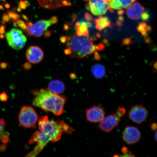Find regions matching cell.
<instances>
[{
	"label": "cell",
	"mask_w": 157,
	"mask_h": 157,
	"mask_svg": "<svg viewBox=\"0 0 157 157\" xmlns=\"http://www.w3.org/2000/svg\"><path fill=\"white\" fill-rule=\"evenodd\" d=\"M83 1H90V0H83Z\"/></svg>",
	"instance_id": "52"
},
{
	"label": "cell",
	"mask_w": 157,
	"mask_h": 157,
	"mask_svg": "<svg viewBox=\"0 0 157 157\" xmlns=\"http://www.w3.org/2000/svg\"><path fill=\"white\" fill-rule=\"evenodd\" d=\"M5 35L7 42L11 48L15 50H19L24 48L27 38L20 29H12Z\"/></svg>",
	"instance_id": "7"
},
{
	"label": "cell",
	"mask_w": 157,
	"mask_h": 157,
	"mask_svg": "<svg viewBox=\"0 0 157 157\" xmlns=\"http://www.w3.org/2000/svg\"><path fill=\"white\" fill-rule=\"evenodd\" d=\"M5 38V36L3 34H0V38L3 39Z\"/></svg>",
	"instance_id": "47"
},
{
	"label": "cell",
	"mask_w": 157,
	"mask_h": 157,
	"mask_svg": "<svg viewBox=\"0 0 157 157\" xmlns=\"http://www.w3.org/2000/svg\"><path fill=\"white\" fill-rule=\"evenodd\" d=\"M95 58L96 60H99V59H100V56H99V54L97 52H95Z\"/></svg>",
	"instance_id": "41"
},
{
	"label": "cell",
	"mask_w": 157,
	"mask_h": 157,
	"mask_svg": "<svg viewBox=\"0 0 157 157\" xmlns=\"http://www.w3.org/2000/svg\"><path fill=\"white\" fill-rule=\"evenodd\" d=\"M13 24L15 25H17L20 28L23 29L25 30L27 28V26L24 21L21 20H17V21H14L13 22Z\"/></svg>",
	"instance_id": "24"
},
{
	"label": "cell",
	"mask_w": 157,
	"mask_h": 157,
	"mask_svg": "<svg viewBox=\"0 0 157 157\" xmlns=\"http://www.w3.org/2000/svg\"><path fill=\"white\" fill-rule=\"evenodd\" d=\"M52 25L49 20H40L29 26L25 30V32L28 36H35L36 38L40 37L45 31Z\"/></svg>",
	"instance_id": "10"
},
{
	"label": "cell",
	"mask_w": 157,
	"mask_h": 157,
	"mask_svg": "<svg viewBox=\"0 0 157 157\" xmlns=\"http://www.w3.org/2000/svg\"><path fill=\"white\" fill-rule=\"evenodd\" d=\"M8 15H9L11 19L13 21L17 20L20 18V16L18 14H17L15 12L10 11L8 13Z\"/></svg>",
	"instance_id": "25"
},
{
	"label": "cell",
	"mask_w": 157,
	"mask_h": 157,
	"mask_svg": "<svg viewBox=\"0 0 157 157\" xmlns=\"http://www.w3.org/2000/svg\"><path fill=\"white\" fill-rule=\"evenodd\" d=\"M125 108L119 107L115 113L104 117L100 121L99 128L104 132H110L119 124L121 118L126 113Z\"/></svg>",
	"instance_id": "4"
},
{
	"label": "cell",
	"mask_w": 157,
	"mask_h": 157,
	"mask_svg": "<svg viewBox=\"0 0 157 157\" xmlns=\"http://www.w3.org/2000/svg\"><path fill=\"white\" fill-rule=\"evenodd\" d=\"M122 138L127 144H135L140 140L141 133L137 127L129 126L125 128L122 133Z\"/></svg>",
	"instance_id": "11"
},
{
	"label": "cell",
	"mask_w": 157,
	"mask_h": 157,
	"mask_svg": "<svg viewBox=\"0 0 157 157\" xmlns=\"http://www.w3.org/2000/svg\"><path fill=\"white\" fill-rule=\"evenodd\" d=\"M69 29V26L67 24H65L64 25V29L65 31L68 30Z\"/></svg>",
	"instance_id": "42"
},
{
	"label": "cell",
	"mask_w": 157,
	"mask_h": 157,
	"mask_svg": "<svg viewBox=\"0 0 157 157\" xmlns=\"http://www.w3.org/2000/svg\"><path fill=\"white\" fill-rule=\"evenodd\" d=\"M3 9V6L0 5V9L2 10Z\"/></svg>",
	"instance_id": "49"
},
{
	"label": "cell",
	"mask_w": 157,
	"mask_h": 157,
	"mask_svg": "<svg viewBox=\"0 0 157 157\" xmlns=\"http://www.w3.org/2000/svg\"><path fill=\"white\" fill-rule=\"evenodd\" d=\"M8 67V64L6 63L2 62L0 64V68L2 69H5Z\"/></svg>",
	"instance_id": "35"
},
{
	"label": "cell",
	"mask_w": 157,
	"mask_h": 157,
	"mask_svg": "<svg viewBox=\"0 0 157 157\" xmlns=\"http://www.w3.org/2000/svg\"><path fill=\"white\" fill-rule=\"evenodd\" d=\"M29 5V3L27 2L21 1L19 3V8L21 9L24 10L26 8L27 6Z\"/></svg>",
	"instance_id": "26"
},
{
	"label": "cell",
	"mask_w": 157,
	"mask_h": 157,
	"mask_svg": "<svg viewBox=\"0 0 157 157\" xmlns=\"http://www.w3.org/2000/svg\"><path fill=\"white\" fill-rule=\"evenodd\" d=\"M17 11H18V12H21V9L20 8H18L17 9Z\"/></svg>",
	"instance_id": "50"
},
{
	"label": "cell",
	"mask_w": 157,
	"mask_h": 157,
	"mask_svg": "<svg viewBox=\"0 0 157 157\" xmlns=\"http://www.w3.org/2000/svg\"><path fill=\"white\" fill-rule=\"evenodd\" d=\"M5 33V27L3 25L0 26V34H3Z\"/></svg>",
	"instance_id": "38"
},
{
	"label": "cell",
	"mask_w": 157,
	"mask_h": 157,
	"mask_svg": "<svg viewBox=\"0 0 157 157\" xmlns=\"http://www.w3.org/2000/svg\"><path fill=\"white\" fill-rule=\"evenodd\" d=\"M32 93L35 97L32 103L34 106L56 116L63 113L64 105L67 101L64 96L52 93L48 89L33 90Z\"/></svg>",
	"instance_id": "1"
},
{
	"label": "cell",
	"mask_w": 157,
	"mask_h": 157,
	"mask_svg": "<svg viewBox=\"0 0 157 157\" xmlns=\"http://www.w3.org/2000/svg\"><path fill=\"white\" fill-rule=\"evenodd\" d=\"M39 128L41 132L50 137L51 141L56 142L59 140L63 132L71 134L74 129L66 124L63 120H49L46 116H43L39 119Z\"/></svg>",
	"instance_id": "3"
},
{
	"label": "cell",
	"mask_w": 157,
	"mask_h": 157,
	"mask_svg": "<svg viewBox=\"0 0 157 157\" xmlns=\"http://www.w3.org/2000/svg\"><path fill=\"white\" fill-rule=\"evenodd\" d=\"M76 18V15L75 14H74L73 16V19H72V20L71 24H72V23H73L74 22V21H75V20Z\"/></svg>",
	"instance_id": "45"
},
{
	"label": "cell",
	"mask_w": 157,
	"mask_h": 157,
	"mask_svg": "<svg viewBox=\"0 0 157 157\" xmlns=\"http://www.w3.org/2000/svg\"><path fill=\"white\" fill-rule=\"evenodd\" d=\"M143 21H148L150 18V15H149L148 12L144 11L141 17Z\"/></svg>",
	"instance_id": "28"
},
{
	"label": "cell",
	"mask_w": 157,
	"mask_h": 157,
	"mask_svg": "<svg viewBox=\"0 0 157 157\" xmlns=\"http://www.w3.org/2000/svg\"><path fill=\"white\" fill-rule=\"evenodd\" d=\"M148 111L146 107L142 105L133 106L128 113L129 119L133 122L141 124L147 120Z\"/></svg>",
	"instance_id": "9"
},
{
	"label": "cell",
	"mask_w": 157,
	"mask_h": 157,
	"mask_svg": "<svg viewBox=\"0 0 157 157\" xmlns=\"http://www.w3.org/2000/svg\"><path fill=\"white\" fill-rule=\"evenodd\" d=\"M124 13V11L121 9L118 10L117 12L118 15L120 16L123 15Z\"/></svg>",
	"instance_id": "40"
},
{
	"label": "cell",
	"mask_w": 157,
	"mask_h": 157,
	"mask_svg": "<svg viewBox=\"0 0 157 157\" xmlns=\"http://www.w3.org/2000/svg\"><path fill=\"white\" fill-rule=\"evenodd\" d=\"M8 99L7 94L4 92L0 94V101L3 102L6 101Z\"/></svg>",
	"instance_id": "29"
},
{
	"label": "cell",
	"mask_w": 157,
	"mask_h": 157,
	"mask_svg": "<svg viewBox=\"0 0 157 157\" xmlns=\"http://www.w3.org/2000/svg\"><path fill=\"white\" fill-rule=\"evenodd\" d=\"M2 24L5 25V23L9 22L10 21L11 19L8 14L5 13L2 17Z\"/></svg>",
	"instance_id": "27"
},
{
	"label": "cell",
	"mask_w": 157,
	"mask_h": 157,
	"mask_svg": "<svg viewBox=\"0 0 157 157\" xmlns=\"http://www.w3.org/2000/svg\"><path fill=\"white\" fill-rule=\"evenodd\" d=\"M137 29L139 32H140L143 35H146L147 33L151 31V27L147 25L144 22H142L139 23L137 27Z\"/></svg>",
	"instance_id": "21"
},
{
	"label": "cell",
	"mask_w": 157,
	"mask_h": 157,
	"mask_svg": "<svg viewBox=\"0 0 157 157\" xmlns=\"http://www.w3.org/2000/svg\"><path fill=\"white\" fill-rule=\"evenodd\" d=\"M155 140L157 141V132L156 131L155 133Z\"/></svg>",
	"instance_id": "48"
},
{
	"label": "cell",
	"mask_w": 157,
	"mask_h": 157,
	"mask_svg": "<svg viewBox=\"0 0 157 157\" xmlns=\"http://www.w3.org/2000/svg\"><path fill=\"white\" fill-rule=\"evenodd\" d=\"M145 9L139 2H134L126 10V13L129 18L136 20L141 18Z\"/></svg>",
	"instance_id": "15"
},
{
	"label": "cell",
	"mask_w": 157,
	"mask_h": 157,
	"mask_svg": "<svg viewBox=\"0 0 157 157\" xmlns=\"http://www.w3.org/2000/svg\"><path fill=\"white\" fill-rule=\"evenodd\" d=\"M51 25H54L58 22L57 17L56 16H53L49 20Z\"/></svg>",
	"instance_id": "31"
},
{
	"label": "cell",
	"mask_w": 157,
	"mask_h": 157,
	"mask_svg": "<svg viewBox=\"0 0 157 157\" xmlns=\"http://www.w3.org/2000/svg\"><path fill=\"white\" fill-rule=\"evenodd\" d=\"M6 123L5 120L0 119V140L2 143L6 144L9 140V137L5 131Z\"/></svg>",
	"instance_id": "20"
},
{
	"label": "cell",
	"mask_w": 157,
	"mask_h": 157,
	"mask_svg": "<svg viewBox=\"0 0 157 157\" xmlns=\"http://www.w3.org/2000/svg\"><path fill=\"white\" fill-rule=\"evenodd\" d=\"M131 41L130 39L126 38L124 39L123 41L122 44L124 45H128L131 44Z\"/></svg>",
	"instance_id": "33"
},
{
	"label": "cell",
	"mask_w": 157,
	"mask_h": 157,
	"mask_svg": "<svg viewBox=\"0 0 157 157\" xmlns=\"http://www.w3.org/2000/svg\"><path fill=\"white\" fill-rule=\"evenodd\" d=\"M5 7L7 9H9L10 7V5L8 3H6L5 5Z\"/></svg>",
	"instance_id": "46"
},
{
	"label": "cell",
	"mask_w": 157,
	"mask_h": 157,
	"mask_svg": "<svg viewBox=\"0 0 157 157\" xmlns=\"http://www.w3.org/2000/svg\"><path fill=\"white\" fill-rule=\"evenodd\" d=\"M105 114L102 108L98 105H93L86 110V120L92 123L100 122L105 117Z\"/></svg>",
	"instance_id": "12"
},
{
	"label": "cell",
	"mask_w": 157,
	"mask_h": 157,
	"mask_svg": "<svg viewBox=\"0 0 157 157\" xmlns=\"http://www.w3.org/2000/svg\"><path fill=\"white\" fill-rule=\"evenodd\" d=\"M23 67L27 70H30L32 68V66L30 63L28 62H26L23 65Z\"/></svg>",
	"instance_id": "32"
},
{
	"label": "cell",
	"mask_w": 157,
	"mask_h": 157,
	"mask_svg": "<svg viewBox=\"0 0 157 157\" xmlns=\"http://www.w3.org/2000/svg\"><path fill=\"white\" fill-rule=\"evenodd\" d=\"M50 141V138L48 135L40 131H36L29 139V144L36 143L37 145L32 151L27 154L25 156L34 157L38 155Z\"/></svg>",
	"instance_id": "6"
},
{
	"label": "cell",
	"mask_w": 157,
	"mask_h": 157,
	"mask_svg": "<svg viewBox=\"0 0 157 157\" xmlns=\"http://www.w3.org/2000/svg\"><path fill=\"white\" fill-rule=\"evenodd\" d=\"M20 124L25 128H33L36 126L38 116L34 109L24 106L21 109L18 117Z\"/></svg>",
	"instance_id": "5"
},
{
	"label": "cell",
	"mask_w": 157,
	"mask_h": 157,
	"mask_svg": "<svg viewBox=\"0 0 157 157\" xmlns=\"http://www.w3.org/2000/svg\"><path fill=\"white\" fill-rule=\"evenodd\" d=\"M151 129L153 131H156L157 129V124L155 123H153L150 125Z\"/></svg>",
	"instance_id": "36"
},
{
	"label": "cell",
	"mask_w": 157,
	"mask_h": 157,
	"mask_svg": "<svg viewBox=\"0 0 157 157\" xmlns=\"http://www.w3.org/2000/svg\"><path fill=\"white\" fill-rule=\"evenodd\" d=\"M86 7L92 14L100 16L105 14L108 10H110L109 0H90Z\"/></svg>",
	"instance_id": "8"
},
{
	"label": "cell",
	"mask_w": 157,
	"mask_h": 157,
	"mask_svg": "<svg viewBox=\"0 0 157 157\" xmlns=\"http://www.w3.org/2000/svg\"><path fill=\"white\" fill-rule=\"evenodd\" d=\"M84 17H85V19L87 21H93V17L89 13H86L85 15H84Z\"/></svg>",
	"instance_id": "30"
},
{
	"label": "cell",
	"mask_w": 157,
	"mask_h": 157,
	"mask_svg": "<svg viewBox=\"0 0 157 157\" xmlns=\"http://www.w3.org/2000/svg\"><path fill=\"white\" fill-rule=\"evenodd\" d=\"M66 42L67 48L71 50V58H83L105 48L103 44H94L93 39L90 36L72 35L67 37Z\"/></svg>",
	"instance_id": "2"
},
{
	"label": "cell",
	"mask_w": 157,
	"mask_h": 157,
	"mask_svg": "<svg viewBox=\"0 0 157 157\" xmlns=\"http://www.w3.org/2000/svg\"><path fill=\"white\" fill-rule=\"evenodd\" d=\"M41 7L48 9H55L72 5L71 0H38Z\"/></svg>",
	"instance_id": "14"
},
{
	"label": "cell",
	"mask_w": 157,
	"mask_h": 157,
	"mask_svg": "<svg viewBox=\"0 0 157 157\" xmlns=\"http://www.w3.org/2000/svg\"><path fill=\"white\" fill-rule=\"evenodd\" d=\"M64 52L66 55H70L71 53V50L68 48L66 49L64 51Z\"/></svg>",
	"instance_id": "39"
},
{
	"label": "cell",
	"mask_w": 157,
	"mask_h": 157,
	"mask_svg": "<svg viewBox=\"0 0 157 157\" xmlns=\"http://www.w3.org/2000/svg\"><path fill=\"white\" fill-rule=\"evenodd\" d=\"M44 57V52L38 46H31L27 49L26 57L29 62L31 63H39L43 60Z\"/></svg>",
	"instance_id": "13"
},
{
	"label": "cell",
	"mask_w": 157,
	"mask_h": 157,
	"mask_svg": "<svg viewBox=\"0 0 157 157\" xmlns=\"http://www.w3.org/2000/svg\"><path fill=\"white\" fill-rule=\"evenodd\" d=\"M21 16H22L23 18L25 20V21H28L29 20L28 17H27L26 15H21Z\"/></svg>",
	"instance_id": "44"
},
{
	"label": "cell",
	"mask_w": 157,
	"mask_h": 157,
	"mask_svg": "<svg viewBox=\"0 0 157 157\" xmlns=\"http://www.w3.org/2000/svg\"><path fill=\"white\" fill-rule=\"evenodd\" d=\"M52 33V31H45L44 33V36L45 38H48L50 37Z\"/></svg>",
	"instance_id": "34"
},
{
	"label": "cell",
	"mask_w": 157,
	"mask_h": 157,
	"mask_svg": "<svg viewBox=\"0 0 157 157\" xmlns=\"http://www.w3.org/2000/svg\"><path fill=\"white\" fill-rule=\"evenodd\" d=\"M121 151L123 155H119L118 157H135L132 152L129 151L126 147H123L121 149Z\"/></svg>",
	"instance_id": "23"
},
{
	"label": "cell",
	"mask_w": 157,
	"mask_h": 157,
	"mask_svg": "<svg viewBox=\"0 0 157 157\" xmlns=\"http://www.w3.org/2000/svg\"><path fill=\"white\" fill-rule=\"evenodd\" d=\"M92 26V23L90 21H77L76 23V35L78 36H90L89 31L88 28Z\"/></svg>",
	"instance_id": "17"
},
{
	"label": "cell",
	"mask_w": 157,
	"mask_h": 157,
	"mask_svg": "<svg viewBox=\"0 0 157 157\" xmlns=\"http://www.w3.org/2000/svg\"><path fill=\"white\" fill-rule=\"evenodd\" d=\"M67 37L65 36H62L60 37V40L62 44H65L66 42Z\"/></svg>",
	"instance_id": "37"
},
{
	"label": "cell",
	"mask_w": 157,
	"mask_h": 157,
	"mask_svg": "<svg viewBox=\"0 0 157 157\" xmlns=\"http://www.w3.org/2000/svg\"><path fill=\"white\" fill-rule=\"evenodd\" d=\"M70 77L72 78V79H75L76 78V74L74 73H71L70 75Z\"/></svg>",
	"instance_id": "43"
},
{
	"label": "cell",
	"mask_w": 157,
	"mask_h": 157,
	"mask_svg": "<svg viewBox=\"0 0 157 157\" xmlns=\"http://www.w3.org/2000/svg\"><path fill=\"white\" fill-rule=\"evenodd\" d=\"M2 1L4 2H6V0H2Z\"/></svg>",
	"instance_id": "51"
},
{
	"label": "cell",
	"mask_w": 157,
	"mask_h": 157,
	"mask_svg": "<svg viewBox=\"0 0 157 157\" xmlns=\"http://www.w3.org/2000/svg\"><path fill=\"white\" fill-rule=\"evenodd\" d=\"M91 70L92 74L96 78H102L105 75V68L102 65L99 64L94 65Z\"/></svg>",
	"instance_id": "19"
},
{
	"label": "cell",
	"mask_w": 157,
	"mask_h": 157,
	"mask_svg": "<svg viewBox=\"0 0 157 157\" xmlns=\"http://www.w3.org/2000/svg\"><path fill=\"white\" fill-rule=\"evenodd\" d=\"M65 88V86L63 82L60 80H55L49 83L48 89L52 93L59 94L63 93Z\"/></svg>",
	"instance_id": "18"
},
{
	"label": "cell",
	"mask_w": 157,
	"mask_h": 157,
	"mask_svg": "<svg viewBox=\"0 0 157 157\" xmlns=\"http://www.w3.org/2000/svg\"><path fill=\"white\" fill-rule=\"evenodd\" d=\"M137 0H118L122 9H126Z\"/></svg>",
	"instance_id": "22"
},
{
	"label": "cell",
	"mask_w": 157,
	"mask_h": 157,
	"mask_svg": "<svg viewBox=\"0 0 157 157\" xmlns=\"http://www.w3.org/2000/svg\"><path fill=\"white\" fill-rule=\"evenodd\" d=\"M93 21L95 29L100 31L107 28H112L113 26V23L106 17L100 16L98 18L93 19Z\"/></svg>",
	"instance_id": "16"
}]
</instances>
